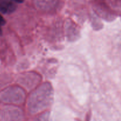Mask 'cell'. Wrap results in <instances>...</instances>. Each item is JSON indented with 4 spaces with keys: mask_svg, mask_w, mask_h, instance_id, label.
Returning <instances> with one entry per match:
<instances>
[{
    "mask_svg": "<svg viewBox=\"0 0 121 121\" xmlns=\"http://www.w3.org/2000/svg\"><path fill=\"white\" fill-rule=\"evenodd\" d=\"M5 20H4V18L3 17H2V15L0 14V27L5 24Z\"/></svg>",
    "mask_w": 121,
    "mask_h": 121,
    "instance_id": "7a4b0ae2",
    "label": "cell"
},
{
    "mask_svg": "<svg viewBox=\"0 0 121 121\" xmlns=\"http://www.w3.org/2000/svg\"><path fill=\"white\" fill-rule=\"evenodd\" d=\"M16 8L17 5L13 0H0V11L3 14H11Z\"/></svg>",
    "mask_w": 121,
    "mask_h": 121,
    "instance_id": "6da1fadb",
    "label": "cell"
},
{
    "mask_svg": "<svg viewBox=\"0 0 121 121\" xmlns=\"http://www.w3.org/2000/svg\"><path fill=\"white\" fill-rule=\"evenodd\" d=\"M13 1H14V2H17V3H22L24 0H13Z\"/></svg>",
    "mask_w": 121,
    "mask_h": 121,
    "instance_id": "3957f363",
    "label": "cell"
}]
</instances>
